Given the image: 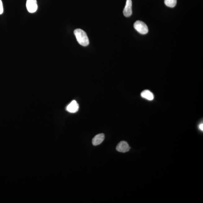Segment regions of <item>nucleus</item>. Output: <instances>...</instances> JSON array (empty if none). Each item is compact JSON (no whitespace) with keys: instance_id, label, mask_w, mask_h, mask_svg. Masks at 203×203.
Here are the masks:
<instances>
[{"instance_id":"1","label":"nucleus","mask_w":203,"mask_h":203,"mask_svg":"<svg viewBox=\"0 0 203 203\" xmlns=\"http://www.w3.org/2000/svg\"><path fill=\"white\" fill-rule=\"evenodd\" d=\"M74 33L77 42L80 45L84 46L89 45V39L85 32L82 29H77L74 31Z\"/></svg>"},{"instance_id":"2","label":"nucleus","mask_w":203,"mask_h":203,"mask_svg":"<svg viewBox=\"0 0 203 203\" xmlns=\"http://www.w3.org/2000/svg\"><path fill=\"white\" fill-rule=\"evenodd\" d=\"M135 29L142 34H146L148 32V26L142 21L138 20L134 24Z\"/></svg>"},{"instance_id":"3","label":"nucleus","mask_w":203,"mask_h":203,"mask_svg":"<svg viewBox=\"0 0 203 203\" xmlns=\"http://www.w3.org/2000/svg\"><path fill=\"white\" fill-rule=\"evenodd\" d=\"M26 8L30 13H34L38 10V6L36 0H27Z\"/></svg>"},{"instance_id":"4","label":"nucleus","mask_w":203,"mask_h":203,"mask_svg":"<svg viewBox=\"0 0 203 203\" xmlns=\"http://www.w3.org/2000/svg\"><path fill=\"white\" fill-rule=\"evenodd\" d=\"M129 145L125 141H121L117 144L116 150L120 152L125 153L130 151Z\"/></svg>"},{"instance_id":"5","label":"nucleus","mask_w":203,"mask_h":203,"mask_svg":"<svg viewBox=\"0 0 203 203\" xmlns=\"http://www.w3.org/2000/svg\"><path fill=\"white\" fill-rule=\"evenodd\" d=\"M132 2L131 0H126V5L123 10V15L126 17H129L132 14Z\"/></svg>"},{"instance_id":"6","label":"nucleus","mask_w":203,"mask_h":203,"mask_svg":"<svg viewBox=\"0 0 203 203\" xmlns=\"http://www.w3.org/2000/svg\"><path fill=\"white\" fill-rule=\"evenodd\" d=\"M79 105L75 100H73L67 106L66 110L70 113H75L79 109Z\"/></svg>"},{"instance_id":"7","label":"nucleus","mask_w":203,"mask_h":203,"mask_svg":"<svg viewBox=\"0 0 203 203\" xmlns=\"http://www.w3.org/2000/svg\"><path fill=\"white\" fill-rule=\"evenodd\" d=\"M105 139L104 134H99L96 135L92 139V144L94 146H97L102 143Z\"/></svg>"},{"instance_id":"8","label":"nucleus","mask_w":203,"mask_h":203,"mask_svg":"<svg viewBox=\"0 0 203 203\" xmlns=\"http://www.w3.org/2000/svg\"><path fill=\"white\" fill-rule=\"evenodd\" d=\"M142 98L149 100H152L154 99V95L149 90H146L143 91L141 93Z\"/></svg>"},{"instance_id":"9","label":"nucleus","mask_w":203,"mask_h":203,"mask_svg":"<svg viewBox=\"0 0 203 203\" xmlns=\"http://www.w3.org/2000/svg\"><path fill=\"white\" fill-rule=\"evenodd\" d=\"M165 3L167 6L174 8L177 3V0H165Z\"/></svg>"},{"instance_id":"10","label":"nucleus","mask_w":203,"mask_h":203,"mask_svg":"<svg viewBox=\"0 0 203 203\" xmlns=\"http://www.w3.org/2000/svg\"><path fill=\"white\" fill-rule=\"evenodd\" d=\"M3 9L2 1L0 0V15H2L3 13Z\"/></svg>"},{"instance_id":"11","label":"nucleus","mask_w":203,"mask_h":203,"mask_svg":"<svg viewBox=\"0 0 203 203\" xmlns=\"http://www.w3.org/2000/svg\"><path fill=\"white\" fill-rule=\"evenodd\" d=\"M198 128L199 130H200L201 131H203V123H201L199 125Z\"/></svg>"}]
</instances>
